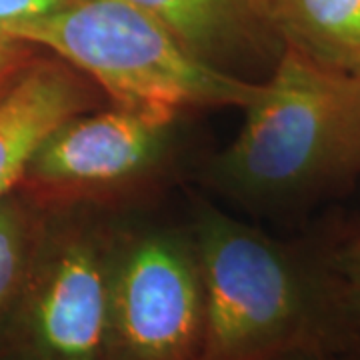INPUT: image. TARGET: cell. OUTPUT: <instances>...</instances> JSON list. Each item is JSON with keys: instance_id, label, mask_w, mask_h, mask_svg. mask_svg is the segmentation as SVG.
<instances>
[{"instance_id": "cell-6", "label": "cell", "mask_w": 360, "mask_h": 360, "mask_svg": "<svg viewBox=\"0 0 360 360\" xmlns=\"http://www.w3.org/2000/svg\"><path fill=\"white\" fill-rule=\"evenodd\" d=\"M174 118L116 104L101 112L84 110L42 141L18 188L52 200L120 188L162 158Z\"/></svg>"}, {"instance_id": "cell-16", "label": "cell", "mask_w": 360, "mask_h": 360, "mask_svg": "<svg viewBox=\"0 0 360 360\" xmlns=\"http://www.w3.org/2000/svg\"><path fill=\"white\" fill-rule=\"evenodd\" d=\"M348 360H360V359H348Z\"/></svg>"}, {"instance_id": "cell-13", "label": "cell", "mask_w": 360, "mask_h": 360, "mask_svg": "<svg viewBox=\"0 0 360 360\" xmlns=\"http://www.w3.org/2000/svg\"><path fill=\"white\" fill-rule=\"evenodd\" d=\"M326 262L338 278L350 286H360V231L335 246L326 255Z\"/></svg>"}, {"instance_id": "cell-10", "label": "cell", "mask_w": 360, "mask_h": 360, "mask_svg": "<svg viewBox=\"0 0 360 360\" xmlns=\"http://www.w3.org/2000/svg\"><path fill=\"white\" fill-rule=\"evenodd\" d=\"M18 188L0 200V326L25 284L40 229Z\"/></svg>"}, {"instance_id": "cell-3", "label": "cell", "mask_w": 360, "mask_h": 360, "mask_svg": "<svg viewBox=\"0 0 360 360\" xmlns=\"http://www.w3.org/2000/svg\"><path fill=\"white\" fill-rule=\"evenodd\" d=\"M0 34L49 51L80 70L116 106L179 116L257 101L262 80L238 77L188 51L167 26L122 0H75Z\"/></svg>"}, {"instance_id": "cell-12", "label": "cell", "mask_w": 360, "mask_h": 360, "mask_svg": "<svg viewBox=\"0 0 360 360\" xmlns=\"http://www.w3.org/2000/svg\"><path fill=\"white\" fill-rule=\"evenodd\" d=\"M75 0H0V30L58 13Z\"/></svg>"}, {"instance_id": "cell-5", "label": "cell", "mask_w": 360, "mask_h": 360, "mask_svg": "<svg viewBox=\"0 0 360 360\" xmlns=\"http://www.w3.org/2000/svg\"><path fill=\"white\" fill-rule=\"evenodd\" d=\"M205 284L193 240L172 232L115 238L108 360H194Z\"/></svg>"}, {"instance_id": "cell-7", "label": "cell", "mask_w": 360, "mask_h": 360, "mask_svg": "<svg viewBox=\"0 0 360 360\" xmlns=\"http://www.w3.org/2000/svg\"><path fill=\"white\" fill-rule=\"evenodd\" d=\"M96 92L58 56H37L0 98V200L14 193L42 141L68 118L92 110Z\"/></svg>"}, {"instance_id": "cell-11", "label": "cell", "mask_w": 360, "mask_h": 360, "mask_svg": "<svg viewBox=\"0 0 360 360\" xmlns=\"http://www.w3.org/2000/svg\"><path fill=\"white\" fill-rule=\"evenodd\" d=\"M37 46L0 34V98L25 75L30 63L39 56Z\"/></svg>"}, {"instance_id": "cell-4", "label": "cell", "mask_w": 360, "mask_h": 360, "mask_svg": "<svg viewBox=\"0 0 360 360\" xmlns=\"http://www.w3.org/2000/svg\"><path fill=\"white\" fill-rule=\"evenodd\" d=\"M115 236L89 222L42 229L0 326V360H108Z\"/></svg>"}, {"instance_id": "cell-8", "label": "cell", "mask_w": 360, "mask_h": 360, "mask_svg": "<svg viewBox=\"0 0 360 360\" xmlns=\"http://www.w3.org/2000/svg\"><path fill=\"white\" fill-rule=\"evenodd\" d=\"M156 18L198 58L245 77L257 63H276L283 44L257 0H122ZM246 78V77H245Z\"/></svg>"}, {"instance_id": "cell-9", "label": "cell", "mask_w": 360, "mask_h": 360, "mask_svg": "<svg viewBox=\"0 0 360 360\" xmlns=\"http://www.w3.org/2000/svg\"><path fill=\"white\" fill-rule=\"evenodd\" d=\"M257 6L281 44L360 77V0H257Z\"/></svg>"}, {"instance_id": "cell-1", "label": "cell", "mask_w": 360, "mask_h": 360, "mask_svg": "<svg viewBox=\"0 0 360 360\" xmlns=\"http://www.w3.org/2000/svg\"><path fill=\"white\" fill-rule=\"evenodd\" d=\"M205 284V326L194 360H270L319 348L360 359L348 284L326 257L310 260L212 206L193 236Z\"/></svg>"}, {"instance_id": "cell-14", "label": "cell", "mask_w": 360, "mask_h": 360, "mask_svg": "<svg viewBox=\"0 0 360 360\" xmlns=\"http://www.w3.org/2000/svg\"><path fill=\"white\" fill-rule=\"evenodd\" d=\"M270 360H348L347 356H340L328 350H319V348H300V350H290L278 354Z\"/></svg>"}, {"instance_id": "cell-2", "label": "cell", "mask_w": 360, "mask_h": 360, "mask_svg": "<svg viewBox=\"0 0 360 360\" xmlns=\"http://www.w3.org/2000/svg\"><path fill=\"white\" fill-rule=\"evenodd\" d=\"M212 180L252 202L330 193L360 174V77L283 44Z\"/></svg>"}, {"instance_id": "cell-15", "label": "cell", "mask_w": 360, "mask_h": 360, "mask_svg": "<svg viewBox=\"0 0 360 360\" xmlns=\"http://www.w3.org/2000/svg\"><path fill=\"white\" fill-rule=\"evenodd\" d=\"M348 310L350 319L354 324V330L360 338V286H350L348 284Z\"/></svg>"}]
</instances>
